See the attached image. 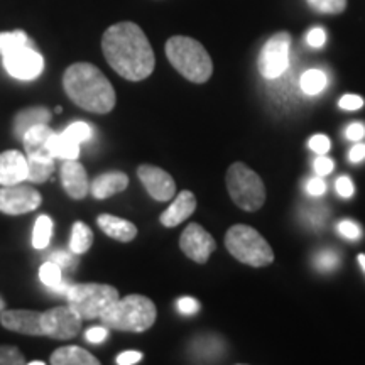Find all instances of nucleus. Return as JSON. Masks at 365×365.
Wrapping results in <instances>:
<instances>
[{"instance_id":"nucleus-42","label":"nucleus","mask_w":365,"mask_h":365,"mask_svg":"<svg viewBox=\"0 0 365 365\" xmlns=\"http://www.w3.org/2000/svg\"><path fill=\"white\" fill-rule=\"evenodd\" d=\"M336 191H339V195L341 196V198H350L355 191L352 180L346 176L339 178V180H336Z\"/></svg>"},{"instance_id":"nucleus-16","label":"nucleus","mask_w":365,"mask_h":365,"mask_svg":"<svg viewBox=\"0 0 365 365\" xmlns=\"http://www.w3.org/2000/svg\"><path fill=\"white\" fill-rule=\"evenodd\" d=\"M27 180V158L19 150L0 154V186L19 185Z\"/></svg>"},{"instance_id":"nucleus-17","label":"nucleus","mask_w":365,"mask_h":365,"mask_svg":"<svg viewBox=\"0 0 365 365\" xmlns=\"http://www.w3.org/2000/svg\"><path fill=\"white\" fill-rule=\"evenodd\" d=\"M195 210H196L195 195L191 193V191L185 190L176 196L175 202H173L171 207L163 213L159 220H161L163 225L168 228L178 227L180 223L188 220V218L195 213Z\"/></svg>"},{"instance_id":"nucleus-30","label":"nucleus","mask_w":365,"mask_h":365,"mask_svg":"<svg viewBox=\"0 0 365 365\" xmlns=\"http://www.w3.org/2000/svg\"><path fill=\"white\" fill-rule=\"evenodd\" d=\"M308 4L319 14L339 16L346 9V0H308Z\"/></svg>"},{"instance_id":"nucleus-1","label":"nucleus","mask_w":365,"mask_h":365,"mask_svg":"<svg viewBox=\"0 0 365 365\" xmlns=\"http://www.w3.org/2000/svg\"><path fill=\"white\" fill-rule=\"evenodd\" d=\"M102 51L112 70L129 81H143L156 66L153 46L148 36L134 22H117L102 38Z\"/></svg>"},{"instance_id":"nucleus-28","label":"nucleus","mask_w":365,"mask_h":365,"mask_svg":"<svg viewBox=\"0 0 365 365\" xmlns=\"http://www.w3.org/2000/svg\"><path fill=\"white\" fill-rule=\"evenodd\" d=\"M53 234V220L48 215H41L36 220L34 232H33V245L34 249L43 250L49 245Z\"/></svg>"},{"instance_id":"nucleus-3","label":"nucleus","mask_w":365,"mask_h":365,"mask_svg":"<svg viewBox=\"0 0 365 365\" xmlns=\"http://www.w3.org/2000/svg\"><path fill=\"white\" fill-rule=\"evenodd\" d=\"M171 66L191 83H207L213 75V61L202 43L188 36H173L166 43Z\"/></svg>"},{"instance_id":"nucleus-5","label":"nucleus","mask_w":365,"mask_h":365,"mask_svg":"<svg viewBox=\"0 0 365 365\" xmlns=\"http://www.w3.org/2000/svg\"><path fill=\"white\" fill-rule=\"evenodd\" d=\"M225 247L237 261L250 267H266L274 261V252L266 239L249 225H234L225 234Z\"/></svg>"},{"instance_id":"nucleus-41","label":"nucleus","mask_w":365,"mask_h":365,"mask_svg":"<svg viewBox=\"0 0 365 365\" xmlns=\"http://www.w3.org/2000/svg\"><path fill=\"white\" fill-rule=\"evenodd\" d=\"M307 41L312 48H322V46L327 43V33L322 29V27H314V29H312L308 33Z\"/></svg>"},{"instance_id":"nucleus-4","label":"nucleus","mask_w":365,"mask_h":365,"mask_svg":"<svg viewBox=\"0 0 365 365\" xmlns=\"http://www.w3.org/2000/svg\"><path fill=\"white\" fill-rule=\"evenodd\" d=\"M158 318L156 304L143 294H129L118 298L100 317V322L108 330L143 333L154 325Z\"/></svg>"},{"instance_id":"nucleus-9","label":"nucleus","mask_w":365,"mask_h":365,"mask_svg":"<svg viewBox=\"0 0 365 365\" xmlns=\"http://www.w3.org/2000/svg\"><path fill=\"white\" fill-rule=\"evenodd\" d=\"M289 48L291 36L284 31L267 39L257 59L259 71H261L264 78L276 80L281 75H284L287 66H289Z\"/></svg>"},{"instance_id":"nucleus-35","label":"nucleus","mask_w":365,"mask_h":365,"mask_svg":"<svg viewBox=\"0 0 365 365\" xmlns=\"http://www.w3.org/2000/svg\"><path fill=\"white\" fill-rule=\"evenodd\" d=\"M339 232L349 240H357V239H360V235H362V228H360L357 223L349 222V220L340 223Z\"/></svg>"},{"instance_id":"nucleus-13","label":"nucleus","mask_w":365,"mask_h":365,"mask_svg":"<svg viewBox=\"0 0 365 365\" xmlns=\"http://www.w3.org/2000/svg\"><path fill=\"white\" fill-rule=\"evenodd\" d=\"M137 176L148 193L158 202H170L176 195V182L173 180L170 173H166L161 168L143 164L137 168Z\"/></svg>"},{"instance_id":"nucleus-19","label":"nucleus","mask_w":365,"mask_h":365,"mask_svg":"<svg viewBox=\"0 0 365 365\" xmlns=\"http://www.w3.org/2000/svg\"><path fill=\"white\" fill-rule=\"evenodd\" d=\"M98 227L107 234L110 239L118 240V242H130L137 237V227L129 220H124V218H118L113 215H100L97 218Z\"/></svg>"},{"instance_id":"nucleus-21","label":"nucleus","mask_w":365,"mask_h":365,"mask_svg":"<svg viewBox=\"0 0 365 365\" xmlns=\"http://www.w3.org/2000/svg\"><path fill=\"white\" fill-rule=\"evenodd\" d=\"M49 362L53 365H98L100 360L81 346L71 345L54 350Z\"/></svg>"},{"instance_id":"nucleus-8","label":"nucleus","mask_w":365,"mask_h":365,"mask_svg":"<svg viewBox=\"0 0 365 365\" xmlns=\"http://www.w3.org/2000/svg\"><path fill=\"white\" fill-rule=\"evenodd\" d=\"M2 63L7 73L17 80H36L44 70V59L36 49L34 41L17 46L2 54Z\"/></svg>"},{"instance_id":"nucleus-43","label":"nucleus","mask_w":365,"mask_h":365,"mask_svg":"<svg viewBox=\"0 0 365 365\" xmlns=\"http://www.w3.org/2000/svg\"><path fill=\"white\" fill-rule=\"evenodd\" d=\"M140 359H143V354L135 352V350H127V352H122L117 357V364L118 365H132V364H139Z\"/></svg>"},{"instance_id":"nucleus-26","label":"nucleus","mask_w":365,"mask_h":365,"mask_svg":"<svg viewBox=\"0 0 365 365\" xmlns=\"http://www.w3.org/2000/svg\"><path fill=\"white\" fill-rule=\"evenodd\" d=\"M93 244V232L90 227L83 222H75L71 230V240H70V250L73 254L80 255L85 254L86 250Z\"/></svg>"},{"instance_id":"nucleus-29","label":"nucleus","mask_w":365,"mask_h":365,"mask_svg":"<svg viewBox=\"0 0 365 365\" xmlns=\"http://www.w3.org/2000/svg\"><path fill=\"white\" fill-rule=\"evenodd\" d=\"M29 36L24 31H11V33H0V54L11 51L17 46L29 43Z\"/></svg>"},{"instance_id":"nucleus-36","label":"nucleus","mask_w":365,"mask_h":365,"mask_svg":"<svg viewBox=\"0 0 365 365\" xmlns=\"http://www.w3.org/2000/svg\"><path fill=\"white\" fill-rule=\"evenodd\" d=\"M309 149L317 154H327L330 150V139L323 134H317L309 139Z\"/></svg>"},{"instance_id":"nucleus-34","label":"nucleus","mask_w":365,"mask_h":365,"mask_svg":"<svg viewBox=\"0 0 365 365\" xmlns=\"http://www.w3.org/2000/svg\"><path fill=\"white\" fill-rule=\"evenodd\" d=\"M75 255L76 254H73L71 250H70V252H66V250H58V252L49 255V261L56 262L58 266L63 269V271H66V269L75 267V264H76Z\"/></svg>"},{"instance_id":"nucleus-40","label":"nucleus","mask_w":365,"mask_h":365,"mask_svg":"<svg viewBox=\"0 0 365 365\" xmlns=\"http://www.w3.org/2000/svg\"><path fill=\"white\" fill-rule=\"evenodd\" d=\"M108 339V328L107 327H93L86 331V340L91 344H102Z\"/></svg>"},{"instance_id":"nucleus-31","label":"nucleus","mask_w":365,"mask_h":365,"mask_svg":"<svg viewBox=\"0 0 365 365\" xmlns=\"http://www.w3.org/2000/svg\"><path fill=\"white\" fill-rule=\"evenodd\" d=\"M65 134L68 137H71L73 140H76L78 144H81L93 137V129H91V125L86 124V122H73L71 125H68L65 129Z\"/></svg>"},{"instance_id":"nucleus-32","label":"nucleus","mask_w":365,"mask_h":365,"mask_svg":"<svg viewBox=\"0 0 365 365\" xmlns=\"http://www.w3.org/2000/svg\"><path fill=\"white\" fill-rule=\"evenodd\" d=\"M26 359L16 346L0 345V365H24Z\"/></svg>"},{"instance_id":"nucleus-11","label":"nucleus","mask_w":365,"mask_h":365,"mask_svg":"<svg viewBox=\"0 0 365 365\" xmlns=\"http://www.w3.org/2000/svg\"><path fill=\"white\" fill-rule=\"evenodd\" d=\"M43 196L38 190L27 185H11L0 188V212L6 215H22L38 210Z\"/></svg>"},{"instance_id":"nucleus-46","label":"nucleus","mask_w":365,"mask_h":365,"mask_svg":"<svg viewBox=\"0 0 365 365\" xmlns=\"http://www.w3.org/2000/svg\"><path fill=\"white\" fill-rule=\"evenodd\" d=\"M349 159L352 163H362L365 159V144H355L350 150Z\"/></svg>"},{"instance_id":"nucleus-22","label":"nucleus","mask_w":365,"mask_h":365,"mask_svg":"<svg viewBox=\"0 0 365 365\" xmlns=\"http://www.w3.org/2000/svg\"><path fill=\"white\" fill-rule=\"evenodd\" d=\"M27 180L31 182H46L54 173V158L51 154H26Z\"/></svg>"},{"instance_id":"nucleus-2","label":"nucleus","mask_w":365,"mask_h":365,"mask_svg":"<svg viewBox=\"0 0 365 365\" xmlns=\"http://www.w3.org/2000/svg\"><path fill=\"white\" fill-rule=\"evenodd\" d=\"M63 86L71 102L86 112L108 113L115 107V90L107 76L91 63L68 66L63 75Z\"/></svg>"},{"instance_id":"nucleus-39","label":"nucleus","mask_w":365,"mask_h":365,"mask_svg":"<svg viewBox=\"0 0 365 365\" xmlns=\"http://www.w3.org/2000/svg\"><path fill=\"white\" fill-rule=\"evenodd\" d=\"M178 312L182 314H195L200 312V303L193 298H181L176 301Z\"/></svg>"},{"instance_id":"nucleus-7","label":"nucleus","mask_w":365,"mask_h":365,"mask_svg":"<svg viewBox=\"0 0 365 365\" xmlns=\"http://www.w3.org/2000/svg\"><path fill=\"white\" fill-rule=\"evenodd\" d=\"M120 298L113 286L86 282L70 286L66 293L68 304L83 319H100L102 313Z\"/></svg>"},{"instance_id":"nucleus-44","label":"nucleus","mask_w":365,"mask_h":365,"mask_svg":"<svg viewBox=\"0 0 365 365\" xmlns=\"http://www.w3.org/2000/svg\"><path fill=\"white\" fill-rule=\"evenodd\" d=\"M307 190L309 195L313 196H322L327 191V182L322 180V178H313V180L308 181Z\"/></svg>"},{"instance_id":"nucleus-38","label":"nucleus","mask_w":365,"mask_h":365,"mask_svg":"<svg viewBox=\"0 0 365 365\" xmlns=\"http://www.w3.org/2000/svg\"><path fill=\"white\" fill-rule=\"evenodd\" d=\"M313 166L318 176H327L333 171V166H335V164H333L331 159H328L325 154H319V158L314 159Z\"/></svg>"},{"instance_id":"nucleus-47","label":"nucleus","mask_w":365,"mask_h":365,"mask_svg":"<svg viewBox=\"0 0 365 365\" xmlns=\"http://www.w3.org/2000/svg\"><path fill=\"white\" fill-rule=\"evenodd\" d=\"M357 261H359V264H360V267H362L364 271H365V255L360 254L359 257H357Z\"/></svg>"},{"instance_id":"nucleus-27","label":"nucleus","mask_w":365,"mask_h":365,"mask_svg":"<svg viewBox=\"0 0 365 365\" xmlns=\"http://www.w3.org/2000/svg\"><path fill=\"white\" fill-rule=\"evenodd\" d=\"M301 90L307 95H318L325 90L327 75L322 70H308L301 75L299 80Z\"/></svg>"},{"instance_id":"nucleus-49","label":"nucleus","mask_w":365,"mask_h":365,"mask_svg":"<svg viewBox=\"0 0 365 365\" xmlns=\"http://www.w3.org/2000/svg\"><path fill=\"white\" fill-rule=\"evenodd\" d=\"M29 365H44V362H41V360H34V362H29Z\"/></svg>"},{"instance_id":"nucleus-15","label":"nucleus","mask_w":365,"mask_h":365,"mask_svg":"<svg viewBox=\"0 0 365 365\" xmlns=\"http://www.w3.org/2000/svg\"><path fill=\"white\" fill-rule=\"evenodd\" d=\"M63 188L73 200H83L90 193V181L83 164L76 159H66L61 168Z\"/></svg>"},{"instance_id":"nucleus-23","label":"nucleus","mask_w":365,"mask_h":365,"mask_svg":"<svg viewBox=\"0 0 365 365\" xmlns=\"http://www.w3.org/2000/svg\"><path fill=\"white\" fill-rule=\"evenodd\" d=\"M53 135V129L48 124L33 125L22 135V144L26 148V154H51L48 150V140Z\"/></svg>"},{"instance_id":"nucleus-6","label":"nucleus","mask_w":365,"mask_h":365,"mask_svg":"<svg viewBox=\"0 0 365 365\" xmlns=\"http://www.w3.org/2000/svg\"><path fill=\"white\" fill-rule=\"evenodd\" d=\"M227 190L237 207L255 212L266 202V186L257 173L244 163H234L227 171Z\"/></svg>"},{"instance_id":"nucleus-14","label":"nucleus","mask_w":365,"mask_h":365,"mask_svg":"<svg viewBox=\"0 0 365 365\" xmlns=\"http://www.w3.org/2000/svg\"><path fill=\"white\" fill-rule=\"evenodd\" d=\"M41 317H43V313L31 312V309H9V312L4 309L0 313V323L7 330L22 333V335L46 336Z\"/></svg>"},{"instance_id":"nucleus-48","label":"nucleus","mask_w":365,"mask_h":365,"mask_svg":"<svg viewBox=\"0 0 365 365\" xmlns=\"http://www.w3.org/2000/svg\"><path fill=\"white\" fill-rule=\"evenodd\" d=\"M4 309H6V301H4L2 298H0V313H2Z\"/></svg>"},{"instance_id":"nucleus-20","label":"nucleus","mask_w":365,"mask_h":365,"mask_svg":"<svg viewBox=\"0 0 365 365\" xmlns=\"http://www.w3.org/2000/svg\"><path fill=\"white\" fill-rule=\"evenodd\" d=\"M53 113L46 107H31L26 110H21L14 118V134L22 139V135L33 125L38 124H49Z\"/></svg>"},{"instance_id":"nucleus-33","label":"nucleus","mask_w":365,"mask_h":365,"mask_svg":"<svg viewBox=\"0 0 365 365\" xmlns=\"http://www.w3.org/2000/svg\"><path fill=\"white\" fill-rule=\"evenodd\" d=\"M340 259L339 255H336L333 250H323V252H319L317 257H314V266H317L319 271H333L336 266H339Z\"/></svg>"},{"instance_id":"nucleus-37","label":"nucleus","mask_w":365,"mask_h":365,"mask_svg":"<svg viewBox=\"0 0 365 365\" xmlns=\"http://www.w3.org/2000/svg\"><path fill=\"white\" fill-rule=\"evenodd\" d=\"M339 107L341 110H359V108L364 107V98L359 97V95H344L340 98Z\"/></svg>"},{"instance_id":"nucleus-18","label":"nucleus","mask_w":365,"mask_h":365,"mask_svg":"<svg viewBox=\"0 0 365 365\" xmlns=\"http://www.w3.org/2000/svg\"><path fill=\"white\" fill-rule=\"evenodd\" d=\"M129 186V176L122 171L103 173L90 182V193L98 200L110 198V196L122 193Z\"/></svg>"},{"instance_id":"nucleus-12","label":"nucleus","mask_w":365,"mask_h":365,"mask_svg":"<svg viewBox=\"0 0 365 365\" xmlns=\"http://www.w3.org/2000/svg\"><path fill=\"white\" fill-rule=\"evenodd\" d=\"M180 247L186 257L196 264H207L210 255L217 249V242L200 223H190L182 230Z\"/></svg>"},{"instance_id":"nucleus-10","label":"nucleus","mask_w":365,"mask_h":365,"mask_svg":"<svg viewBox=\"0 0 365 365\" xmlns=\"http://www.w3.org/2000/svg\"><path fill=\"white\" fill-rule=\"evenodd\" d=\"M81 318L70 304L48 309L41 317L46 336L54 340H70L75 339L81 330Z\"/></svg>"},{"instance_id":"nucleus-25","label":"nucleus","mask_w":365,"mask_h":365,"mask_svg":"<svg viewBox=\"0 0 365 365\" xmlns=\"http://www.w3.org/2000/svg\"><path fill=\"white\" fill-rule=\"evenodd\" d=\"M39 279L44 286L51 287L54 293L65 294V296H66L68 289H70V286H71V284H68V282L63 281V269L53 261L44 262L43 266H41Z\"/></svg>"},{"instance_id":"nucleus-24","label":"nucleus","mask_w":365,"mask_h":365,"mask_svg":"<svg viewBox=\"0 0 365 365\" xmlns=\"http://www.w3.org/2000/svg\"><path fill=\"white\" fill-rule=\"evenodd\" d=\"M48 150L51 153L53 158H59L63 161H66V159H78L80 144L73 140L71 137H68L65 132H61V134L53 132V135L48 140Z\"/></svg>"},{"instance_id":"nucleus-45","label":"nucleus","mask_w":365,"mask_h":365,"mask_svg":"<svg viewBox=\"0 0 365 365\" xmlns=\"http://www.w3.org/2000/svg\"><path fill=\"white\" fill-rule=\"evenodd\" d=\"M364 135H365V127L362 124H359V122L357 124L349 125V129H346V139L355 140V143H357V140H362Z\"/></svg>"}]
</instances>
